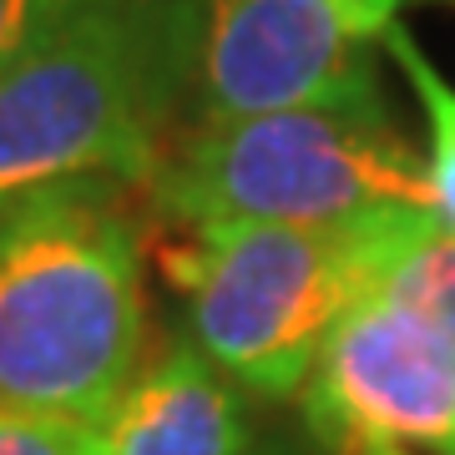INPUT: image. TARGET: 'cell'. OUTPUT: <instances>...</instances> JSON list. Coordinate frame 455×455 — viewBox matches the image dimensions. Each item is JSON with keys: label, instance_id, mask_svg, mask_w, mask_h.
Instances as JSON below:
<instances>
[{"label": "cell", "instance_id": "1", "mask_svg": "<svg viewBox=\"0 0 455 455\" xmlns=\"http://www.w3.org/2000/svg\"><path fill=\"white\" fill-rule=\"evenodd\" d=\"M142 238L122 182L0 203V405L101 425L142 370Z\"/></svg>", "mask_w": 455, "mask_h": 455}, {"label": "cell", "instance_id": "2", "mask_svg": "<svg viewBox=\"0 0 455 455\" xmlns=\"http://www.w3.org/2000/svg\"><path fill=\"white\" fill-rule=\"evenodd\" d=\"M182 112L172 0H97L0 66V203L56 182L147 188Z\"/></svg>", "mask_w": 455, "mask_h": 455}, {"label": "cell", "instance_id": "3", "mask_svg": "<svg viewBox=\"0 0 455 455\" xmlns=\"http://www.w3.org/2000/svg\"><path fill=\"white\" fill-rule=\"evenodd\" d=\"M430 208H385L339 228L208 223L182 253L193 344L218 370L268 400L304 390L329 329L425 228Z\"/></svg>", "mask_w": 455, "mask_h": 455}, {"label": "cell", "instance_id": "4", "mask_svg": "<svg viewBox=\"0 0 455 455\" xmlns=\"http://www.w3.org/2000/svg\"><path fill=\"white\" fill-rule=\"evenodd\" d=\"M167 218L339 228L385 208H430L425 157L385 112H268L193 127L147 182Z\"/></svg>", "mask_w": 455, "mask_h": 455}, {"label": "cell", "instance_id": "5", "mask_svg": "<svg viewBox=\"0 0 455 455\" xmlns=\"http://www.w3.org/2000/svg\"><path fill=\"white\" fill-rule=\"evenodd\" d=\"M182 112L193 127L268 112H385L379 0H172Z\"/></svg>", "mask_w": 455, "mask_h": 455}, {"label": "cell", "instance_id": "6", "mask_svg": "<svg viewBox=\"0 0 455 455\" xmlns=\"http://www.w3.org/2000/svg\"><path fill=\"white\" fill-rule=\"evenodd\" d=\"M304 415L339 455H455V339L390 293H359L304 379Z\"/></svg>", "mask_w": 455, "mask_h": 455}, {"label": "cell", "instance_id": "7", "mask_svg": "<svg viewBox=\"0 0 455 455\" xmlns=\"http://www.w3.org/2000/svg\"><path fill=\"white\" fill-rule=\"evenodd\" d=\"M97 430L101 455H248L238 390L197 344L142 364Z\"/></svg>", "mask_w": 455, "mask_h": 455}, {"label": "cell", "instance_id": "8", "mask_svg": "<svg viewBox=\"0 0 455 455\" xmlns=\"http://www.w3.org/2000/svg\"><path fill=\"white\" fill-rule=\"evenodd\" d=\"M379 46L390 51V61L400 66V76L410 82V92H415V101H420V112H425V127H430V152H425L430 212H435L440 228L455 233V86L430 66V56L415 46V36L400 20L385 26Z\"/></svg>", "mask_w": 455, "mask_h": 455}, {"label": "cell", "instance_id": "9", "mask_svg": "<svg viewBox=\"0 0 455 455\" xmlns=\"http://www.w3.org/2000/svg\"><path fill=\"white\" fill-rule=\"evenodd\" d=\"M379 293H390L400 304L430 319L440 334L455 339V233L430 223L415 243L390 263V274L379 278Z\"/></svg>", "mask_w": 455, "mask_h": 455}, {"label": "cell", "instance_id": "10", "mask_svg": "<svg viewBox=\"0 0 455 455\" xmlns=\"http://www.w3.org/2000/svg\"><path fill=\"white\" fill-rule=\"evenodd\" d=\"M0 455H101V430L51 410L0 405Z\"/></svg>", "mask_w": 455, "mask_h": 455}, {"label": "cell", "instance_id": "11", "mask_svg": "<svg viewBox=\"0 0 455 455\" xmlns=\"http://www.w3.org/2000/svg\"><path fill=\"white\" fill-rule=\"evenodd\" d=\"M97 0H0V66H11Z\"/></svg>", "mask_w": 455, "mask_h": 455}, {"label": "cell", "instance_id": "12", "mask_svg": "<svg viewBox=\"0 0 455 455\" xmlns=\"http://www.w3.org/2000/svg\"><path fill=\"white\" fill-rule=\"evenodd\" d=\"M379 5H385V11H395V16H400V5H405V0H379Z\"/></svg>", "mask_w": 455, "mask_h": 455}, {"label": "cell", "instance_id": "13", "mask_svg": "<svg viewBox=\"0 0 455 455\" xmlns=\"http://www.w3.org/2000/svg\"><path fill=\"white\" fill-rule=\"evenodd\" d=\"M370 455H410V451H370Z\"/></svg>", "mask_w": 455, "mask_h": 455}]
</instances>
